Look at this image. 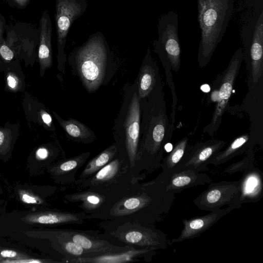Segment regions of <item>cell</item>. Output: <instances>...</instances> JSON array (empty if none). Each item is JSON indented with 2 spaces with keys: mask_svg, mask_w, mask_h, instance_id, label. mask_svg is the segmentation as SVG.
<instances>
[{
  "mask_svg": "<svg viewBox=\"0 0 263 263\" xmlns=\"http://www.w3.org/2000/svg\"><path fill=\"white\" fill-rule=\"evenodd\" d=\"M86 0H55V23L57 41L58 68L64 73L66 61L65 52L69 29L73 23L85 12Z\"/></svg>",
  "mask_w": 263,
  "mask_h": 263,
  "instance_id": "cell-11",
  "label": "cell"
},
{
  "mask_svg": "<svg viewBox=\"0 0 263 263\" xmlns=\"http://www.w3.org/2000/svg\"><path fill=\"white\" fill-rule=\"evenodd\" d=\"M117 153L114 143L89 161L77 179H83L93 175L113 160Z\"/></svg>",
  "mask_w": 263,
  "mask_h": 263,
  "instance_id": "cell-27",
  "label": "cell"
},
{
  "mask_svg": "<svg viewBox=\"0 0 263 263\" xmlns=\"http://www.w3.org/2000/svg\"><path fill=\"white\" fill-rule=\"evenodd\" d=\"M87 219H89V215L84 212L45 211L28 214L23 217L22 220L27 223L54 226L81 224Z\"/></svg>",
  "mask_w": 263,
  "mask_h": 263,
  "instance_id": "cell-19",
  "label": "cell"
},
{
  "mask_svg": "<svg viewBox=\"0 0 263 263\" xmlns=\"http://www.w3.org/2000/svg\"><path fill=\"white\" fill-rule=\"evenodd\" d=\"M256 142L251 134L239 136L234 139L224 149L216 153L211 159L209 164L217 166L238 155H246L253 151L254 146L258 143Z\"/></svg>",
  "mask_w": 263,
  "mask_h": 263,
  "instance_id": "cell-21",
  "label": "cell"
},
{
  "mask_svg": "<svg viewBox=\"0 0 263 263\" xmlns=\"http://www.w3.org/2000/svg\"><path fill=\"white\" fill-rule=\"evenodd\" d=\"M161 78L147 96L140 99V131L137 154V169L151 173L160 167L174 130L170 120L163 91Z\"/></svg>",
  "mask_w": 263,
  "mask_h": 263,
  "instance_id": "cell-1",
  "label": "cell"
},
{
  "mask_svg": "<svg viewBox=\"0 0 263 263\" xmlns=\"http://www.w3.org/2000/svg\"><path fill=\"white\" fill-rule=\"evenodd\" d=\"M242 194L241 181H222L209 184L193 203L198 209L209 212L227 206L224 209L228 213L241 206Z\"/></svg>",
  "mask_w": 263,
  "mask_h": 263,
  "instance_id": "cell-9",
  "label": "cell"
},
{
  "mask_svg": "<svg viewBox=\"0 0 263 263\" xmlns=\"http://www.w3.org/2000/svg\"><path fill=\"white\" fill-rule=\"evenodd\" d=\"M12 6L20 9L26 8L30 3V0H6Z\"/></svg>",
  "mask_w": 263,
  "mask_h": 263,
  "instance_id": "cell-36",
  "label": "cell"
},
{
  "mask_svg": "<svg viewBox=\"0 0 263 263\" xmlns=\"http://www.w3.org/2000/svg\"><path fill=\"white\" fill-rule=\"evenodd\" d=\"M249 88L258 83L263 72V11L245 24L241 32Z\"/></svg>",
  "mask_w": 263,
  "mask_h": 263,
  "instance_id": "cell-8",
  "label": "cell"
},
{
  "mask_svg": "<svg viewBox=\"0 0 263 263\" xmlns=\"http://www.w3.org/2000/svg\"><path fill=\"white\" fill-rule=\"evenodd\" d=\"M6 21L5 17L0 13V44L4 39V34L6 29Z\"/></svg>",
  "mask_w": 263,
  "mask_h": 263,
  "instance_id": "cell-38",
  "label": "cell"
},
{
  "mask_svg": "<svg viewBox=\"0 0 263 263\" xmlns=\"http://www.w3.org/2000/svg\"><path fill=\"white\" fill-rule=\"evenodd\" d=\"M164 184L167 191L175 195L197 186L211 183V179L205 173L191 170L181 171L168 176H158Z\"/></svg>",
  "mask_w": 263,
  "mask_h": 263,
  "instance_id": "cell-18",
  "label": "cell"
},
{
  "mask_svg": "<svg viewBox=\"0 0 263 263\" xmlns=\"http://www.w3.org/2000/svg\"><path fill=\"white\" fill-rule=\"evenodd\" d=\"M226 144L224 141L211 139L189 145L176 172L185 170L199 172L206 171L211 159Z\"/></svg>",
  "mask_w": 263,
  "mask_h": 263,
  "instance_id": "cell-15",
  "label": "cell"
},
{
  "mask_svg": "<svg viewBox=\"0 0 263 263\" xmlns=\"http://www.w3.org/2000/svg\"><path fill=\"white\" fill-rule=\"evenodd\" d=\"M235 0H197L201 30L197 60L200 67L210 61L231 18Z\"/></svg>",
  "mask_w": 263,
  "mask_h": 263,
  "instance_id": "cell-5",
  "label": "cell"
},
{
  "mask_svg": "<svg viewBox=\"0 0 263 263\" xmlns=\"http://www.w3.org/2000/svg\"><path fill=\"white\" fill-rule=\"evenodd\" d=\"M68 60L73 71L89 92L95 91L109 80L113 58L102 32L91 34L82 45L71 51Z\"/></svg>",
  "mask_w": 263,
  "mask_h": 263,
  "instance_id": "cell-3",
  "label": "cell"
},
{
  "mask_svg": "<svg viewBox=\"0 0 263 263\" xmlns=\"http://www.w3.org/2000/svg\"><path fill=\"white\" fill-rule=\"evenodd\" d=\"M0 58L6 63L10 62L14 58L12 51L4 42V39L0 44Z\"/></svg>",
  "mask_w": 263,
  "mask_h": 263,
  "instance_id": "cell-32",
  "label": "cell"
},
{
  "mask_svg": "<svg viewBox=\"0 0 263 263\" xmlns=\"http://www.w3.org/2000/svg\"><path fill=\"white\" fill-rule=\"evenodd\" d=\"M159 72L157 62L148 48L140 67L138 79L136 80L139 100L147 96L152 90L160 75Z\"/></svg>",
  "mask_w": 263,
  "mask_h": 263,
  "instance_id": "cell-22",
  "label": "cell"
},
{
  "mask_svg": "<svg viewBox=\"0 0 263 263\" xmlns=\"http://www.w3.org/2000/svg\"><path fill=\"white\" fill-rule=\"evenodd\" d=\"M254 161V151H251L247 154L245 157L240 161L228 166L224 172L227 173H235L242 172L252 167Z\"/></svg>",
  "mask_w": 263,
  "mask_h": 263,
  "instance_id": "cell-30",
  "label": "cell"
},
{
  "mask_svg": "<svg viewBox=\"0 0 263 263\" xmlns=\"http://www.w3.org/2000/svg\"><path fill=\"white\" fill-rule=\"evenodd\" d=\"M158 39L154 41V52L166 58L172 69L177 72L181 66V48L178 37L177 13L173 11L161 15L158 22Z\"/></svg>",
  "mask_w": 263,
  "mask_h": 263,
  "instance_id": "cell-12",
  "label": "cell"
},
{
  "mask_svg": "<svg viewBox=\"0 0 263 263\" xmlns=\"http://www.w3.org/2000/svg\"><path fill=\"white\" fill-rule=\"evenodd\" d=\"M143 179L133 174L117 154L93 175L77 179L72 184L78 191H90L105 196L108 204L136 187Z\"/></svg>",
  "mask_w": 263,
  "mask_h": 263,
  "instance_id": "cell-7",
  "label": "cell"
},
{
  "mask_svg": "<svg viewBox=\"0 0 263 263\" xmlns=\"http://www.w3.org/2000/svg\"><path fill=\"white\" fill-rule=\"evenodd\" d=\"M98 224L103 230L100 236L116 246L157 250L165 249L171 245L166 235L155 226L134 219L103 220Z\"/></svg>",
  "mask_w": 263,
  "mask_h": 263,
  "instance_id": "cell-6",
  "label": "cell"
},
{
  "mask_svg": "<svg viewBox=\"0 0 263 263\" xmlns=\"http://www.w3.org/2000/svg\"><path fill=\"white\" fill-rule=\"evenodd\" d=\"M8 65V63H5L0 58V71H5Z\"/></svg>",
  "mask_w": 263,
  "mask_h": 263,
  "instance_id": "cell-39",
  "label": "cell"
},
{
  "mask_svg": "<svg viewBox=\"0 0 263 263\" xmlns=\"http://www.w3.org/2000/svg\"><path fill=\"white\" fill-rule=\"evenodd\" d=\"M40 116L42 121L44 125L51 128L52 126V120L51 116L44 110L41 111Z\"/></svg>",
  "mask_w": 263,
  "mask_h": 263,
  "instance_id": "cell-35",
  "label": "cell"
},
{
  "mask_svg": "<svg viewBox=\"0 0 263 263\" xmlns=\"http://www.w3.org/2000/svg\"><path fill=\"white\" fill-rule=\"evenodd\" d=\"M49 156L48 150L44 147L39 148L36 152V158L40 160L46 159Z\"/></svg>",
  "mask_w": 263,
  "mask_h": 263,
  "instance_id": "cell-37",
  "label": "cell"
},
{
  "mask_svg": "<svg viewBox=\"0 0 263 263\" xmlns=\"http://www.w3.org/2000/svg\"><path fill=\"white\" fill-rule=\"evenodd\" d=\"M53 114L68 137L72 140L89 143L96 139L94 133L82 123L73 119L64 120L54 111Z\"/></svg>",
  "mask_w": 263,
  "mask_h": 263,
  "instance_id": "cell-25",
  "label": "cell"
},
{
  "mask_svg": "<svg viewBox=\"0 0 263 263\" xmlns=\"http://www.w3.org/2000/svg\"><path fill=\"white\" fill-rule=\"evenodd\" d=\"M243 60V50L238 48L232 56L227 68L217 77L219 82L217 93H213L211 99L217 101L211 122L203 128V133L212 136L219 128L224 112L226 110L236 78Z\"/></svg>",
  "mask_w": 263,
  "mask_h": 263,
  "instance_id": "cell-10",
  "label": "cell"
},
{
  "mask_svg": "<svg viewBox=\"0 0 263 263\" xmlns=\"http://www.w3.org/2000/svg\"><path fill=\"white\" fill-rule=\"evenodd\" d=\"M175 198V194L167 191L163 182L157 177L149 182L140 183L108 203L98 213L88 215L89 219L127 218L155 226L168 214Z\"/></svg>",
  "mask_w": 263,
  "mask_h": 263,
  "instance_id": "cell-2",
  "label": "cell"
},
{
  "mask_svg": "<svg viewBox=\"0 0 263 263\" xmlns=\"http://www.w3.org/2000/svg\"><path fill=\"white\" fill-rule=\"evenodd\" d=\"M227 214L224 209H220L202 216L183 219V229L177 238L170 240V244L198 237Z\"/></svg>",
  "mask_w": 263,
  "mask_h": 263,
  "instance_id": "cell-17",
  "label": "cell"
},
{
  "mask_svg": "<svg viewBox=\"0 0 263 263\" xmlns=\"http://www.w3.org/2000/svg\"><path fill=\"white\" fill-rule=\"evenodd\" d=\"M51 230L58 235L73 242L89 252L91 254L89 256L97 255L103 253L126 250L131 248L129 246L115 245L102 238L100 233L95 231L72 229Z\"/></svg>",
  "mask_w": 263,
  "mask_h": 263,
  "instance_id": "cell-14",
  "label": "cell"
},
{
  "mask_svg": "<svg viewBox=\"0 0 263 263\" xmlns=\"http://www.w3.org/2000/svg\"><path fill=\"white\" fill-rule=\"evenodd\" d=\"M189 139L184 137L179 141L171 151L163 158L160 167L163 176H168L176 172L187 149Z\"/></svg>",
  "mask_w": 263,
  "mask_h": 263,
  "instance_id": "cell-26",
  "label": "cell"
},
{
  "mask_svg": "<svg viewBox=\"0 0 263 263\" xmlns=\"http://www.w3.org/2000/svg\"><path fill=\"white\" fill-rule=\"evenodd\" d=\"M16 126L12 129V125L0 127V155L7 154L16 139Z\"/></svg>",
  "mask_w": 263,
  "mask_h": 263,
  "instance_id": "cell-29",
  "label": "cell"
},
{
  "mask_svg": "<svg viewBox=\"0 0 263 263\" xmlns=\"http://www.w3.org/2000/svg\"><path fill=\"white\" fill-rule=\"evenodd\" d=\"M153 249H136L133 247L126 250L103 253L89 257H79L68 261V263H125L140 261L149 262L156 254Z\"/></svg>",
  "mask_w": 263,
  "mask_h": 263,
  "instance_id": "cell-16",
  "label": "cell"
},
{
  "mask_svg": "<svg viewBox=\"0 0 263 263\" xmlns=\"http://www.w3.org/2000/svg\"><path fill=\"white\" fill-rule=\"evenodd\" d=\"M124 98L115 121L113 135L117 155L135 176L144 178L137 169V154L140 131V107L136 81L126 84Z\"/></svg>",
  "mask_w": 263,
  "mask_h": 263,
  "instance_id": "cell-4",
  "label": "cell"
},
{
  "mask_svg": "<svg viewBox=\"0 0 263 263\" xmlns=\"http://www.w3.org/2000/svg\"><path fill=\"white\" fill-rule=\"evenodd\" d=\"M29 257L12 250L5 249L0 251V261L3 259H12Z\"/></svg>",
  "mask_w": 263,
  "mask_h": 263,
  "instance_id": "cell-33",
  "label": "cell"
},
{
  "mask_svg": "<svg viewBox=\"0 0 263 263\" xmlns=\"http://www.w3.org/2000/svg\"><path fill=\"white\" fill-rule=\"evenodd\" d=\"M64 198L68 202L78 203L83 212L89 215L99 212L108 202L105 196L88 190L66 194Z\"/></svg>",
  "mask_w": 263,
  "mask_h": 263,
  "instance_id": "cell-24",
  "label": "cell"
},
{
  "mask_svg": "<svg viewBox=\"0 0 263 263\" xmlns=\"http://www.w3.org/2000/svg\"><path fill=\"white\" fill-rule=\"evenodd\" d=\"M19 196L21 201L27 204H41L42 202L41 199L27 191H21L19 193Z\"/></svg>",
  "mask_w": 263,
  "mask_h": 263,
  "instance_id": "cell-31",
  "label": "cell"
},
{
  "mask_svg": "<svg viewBox=\"0 0 263 263\" xmlns=\"http://www.w3.org/2000/svg\"><path fill=\"white\" fill-rule=\"evenodd\" d=\"M48 262L39 259L31 258L29 257L19 258L12 259H3L0 261L2 263H41Z\"/></svg>",
  "mask_w": 263,
  "mask_h": 263,
  "instance_id": "cell-34",
  "label": "cell"
},
{
  "mask_svg": "<svg viewBox=\"0 0 263 263\" xmlns=\"http://www.w3.org/2000/svg\"><path fill=\"white\" fill-rule=\"evenodd\" d=\"M19 66L18 61L17 60L13 62L8 63L6 72V83L8 90L12 92L20 91L25 87L24 76H21L22 71H16Z\"/></svg>",
  "mask_w": 263,
  "mask_h": 263,
  "instance_id": "cell-28",
  "label": "cell"
},
{
  "mask_svg": "<svg viewBox=\"0 0 263 263\" xmlns=\"http://www.w3.org/2000/svg\"><path fill=\"white\" fill-rule=\"evenodd\" d=\"M90 155V152H88L62 160L50 168V172L59 183L72 184L77 180L76 175L78 170L85 163Z\"/></svg>",
  "mask_w": 263,
  "mask_h": 263,
  "instance_id": "cell-23",
  "label": "cell"
},
{
  "mask_svg": "<svg viewBox=\"0 0 263 263\" xmlns=\"http://www.w3.org/2000/svg\"><path fill=\"white\" fill-rule=\"evenodd\" d=\"M40 36L37 60L41 77L52 65V23L48 10H44L40 20Z\"/></svg>",
  "mask_w": 263,
  "mask_h": 263,
  "instance_id": "cell-20",
  "label": "cell"
},
{
  "mask_svg": "<svg viewBox=\"0 0 263 263\" xmlns=\"http://www.w3.org/2000/svg\"><path fill=\"white\" fill-rule=\"evenodd\" d=\"M4 42L12 51L14 58L25 60L26 63H33L35 48L39 42L40 28L35 30L24 24L6 26Z\"/></svg>",
  "mask_w": 263,
  "mask_h": 263,
  "instance_id": "cell-13",
  "label": "cell"
}]
</instances>
